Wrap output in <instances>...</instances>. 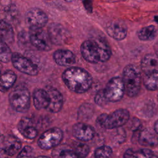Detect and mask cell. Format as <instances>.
Masks as SVG:
<instances>
[{"label": "cell", "mask_w": 158, "mask_h": 158, "mask_svg": "<svg viewBox=\"0 0 158 158\" xmlns=\"http://www.w3.org/2000/svg\"><path fill=\"white\" fill-rule=\"evenodd\" d=\"M25 22L30 28H43L48 23V17L41 9L33 7L26 12Z\"/></svg>", "instance_id": "cell-10"}, {"label": "cell", "mask_w": 158, "mask_h": 158, "mask_svg": "<svg viewBox=\"0 0 158 158\" xmlns=\"http://www.w3.org/2000/svg\"><path fill=\"white\" fill-rule=\"evenodd\" d=\"M104 96L108 102H115L123 96L125 88L122 78L115 77L112 78L103 89Z\"/></svg>", "instance_id": "cell-7"}, {"label": "cell", "mask_w": 158, "mask_h": 158, "mask_svg": "<svg viewBox=\"0 0 158 158\" xmlns=\"http://www.w3.org/2000/svg\"><path fill=\"white\" fill-rule=\"evenodd\" d=\"M137 139L140 145L146 147H154L157 144V136L148 128L139 131Z\"/></svg>", "instance_id": "cell-18"}, {"label": "cell", "mask_w": 158, "mask_h": 158, "mask_svg": "<svg viewBox=\"0 0 158 158\" xmlns=\"http://www.w3.org/2000/svg\"><path fill=\"white\" fill-rule=\"evenodd\" d=\"M157 57L154 54H146L141 62V67L144 74L157 72Z\"/></svg>", "instance_id": "cell-17"}, {"label": "cell", "mask_w": 158, "mask_h": 158, "mask_svg": "<svg viewBox=\"0 0 158 158\" xmlns=\"http://www.w3.org/2000/svg\"><path fill=\"white\" fill-rule=\"evenodd\" d=\"M157 28L154 25H151L141 28L137 33L138 38L141 41H151L157 36Z\"/></svg>", "instance_id": "cell-22"}, {"label": "cell", "mask_w": 158, "mask_h": 158, "mask_svg": "<svg viewBox=\"0 0 158 158\" xmlns=\"http://www.w3.org/2000/svg\"><path fill=\"white\" fill-rule=\"evenodd\" d=\"M158 72L144 74L143 78V83L146 88L150 91H156L158 85Z\"/></svg>", "instance_id": "cell-23"}, {"label": "cell", "mask_w": 158, "mask_h": 158, "mask_svg": "<svg viewBox=\"0 0 158 158\" xmlns=\"http://www.w3.org/2000/svg\"><path fill=\"white\" fill-rule=\"evenodd\" d=\"M21 148V142L18 139L11 137L9 138L6 143H5V146L3 149L7 156H12L19 153Z\"/></svg>", "instance_id": "cell-21"}, {"label": "cell", "mask_w": 158, "mask_h": 158, "mask_svg": "<svg viewBox=\"0 0 158 158\" xmlns=\"http://www.w3.org/2000/svg\"><path fill=\"white\" fill-rule=\"evenodd\" d=\"M106 31L111 38L117 41H121L127 36V27L122 20H113L107 23Z\"/></svg>", "instance_id": "cell-12"}, {"label": "cell", "mask_w": 158, "mask_h": 158, "mask_svg": "<svg viewBox=\"0 0 158 158\" xmlns=\"http://www.w3.org/2000/svg\"><path fill=\"white\" fill-rule=\"evenodd\" d=\"M0 75H1V68H0Z\"/></svg>", "instance_id": "cell-38"}, {"label": "cell", "mask_w": 158, "mask_h": 158, "mask_svg": "<svg viewBox=\"0 0 158 158\" xmlns=\"http://www.w3.org/2000/svg\"><path fill=\"white\" fill-rule=\"evenodd\" d=\"M154 131H155V133L157 134V121H156L155 123H154Z\"/></svg>", "instance_id": "cell-34"}, {"label": "cell", "mask_w": 158, "mask_h": 158, "mask_svg": "<svg viewBox=\"0 0 158 158\" xmlns=\"http://www.w3.org/2000/svg\"><path fill=\"white\" fill-rule=\"evenodd\" d=\"M64 1H65L67 2H72V1H73L75 0H64Z\"/></svg>", "instance_id": "cell-37"}, {"label": "cell", "mask_w": 158, "mask_h": 158, "mask_svg": "<svg viewBox=\"0 0 158 158\" xmlns=\"http://www.w3.org/2000/svg\"><path fill=\"white\" fill-rule=\"evenodd\" d=\"M73 143V150L78 157H85L88 156L89 148L86 144L81 142H75Z\"/></svg>", "instance_id": "cell-26"}, {"label": "cell", "mask_w": 158, "mask_h": 158, "mask_svg": "<svg viewBox=\"0 0 158 158\" xmlns=\"http://www.w3.org/2000/svg\"><path fill=\"white\" fill-rule=\"evenodd\" d=\"M130 114L125 109H118L110 114H102L97 118V123L106 129H114L121 127L127 123Z\"/></svg>", "instance_id": "cell-4"}, {"label": "cell", "mask_w": 158, "mask_h": 158, "mask_svg": "<svg viewBox=\"0 0 158 158\" xmlns=\"http://www.w3.org/2000/svg\"><path fill=\"white\" fill-rule=\"evenodd\" d=\"M33 101L37 110L46 109L49 104V96L46 89H35L33 93Z\"/></svg>", "instance_id": "cell-16"}, {"label": "cell", "mask_w": 158, "mask_h": 158, "mask_svg": "<svg viewBox=\"0 0 158 158\" xmlns=\"http://www.w3.org/2000/svg\"><path fill=\"white\" fill-rule=\"evenodd\" d=\"M46 90L49 96V104L47 110L52 113L59 112L63 106L64 99L60 92L52 86H47Z\"/></svg>", "instance_id": "cell-14"}, {"label": "cell", "mask_w": 158, "mask_h": 158, "mask_svg": "<svg viewBox=\"0 0 158 158\" xmlns=\"http://www.w3.org/2000/svg\"><path fill=\"white\" fill-rule=\"evenodd\" d=\"M111 1L115 2V1H125V0H111Z\"/></svg>", "instance_id": "cell-36"}, {"label": "cell", "mask_w": 158, "mask_h": 158, "mask_svg": "<svg viewBox=\"0 0 158 158\" xmlns=\"http://www.w3.org/2000/svg\"><path fill=\"white\" fill-rule=\"evenodd\" d=\"M12 52L9 45L0 39V62H9L10 60Z\"/></svg>", "instance_id": "cell-25"}, {"label": "cell", "mask_w": 158, "mask_h": 158, "mask_svg": "<svg viewBox=\"0 0 158 158\" xmlns=\"http://www.w3.org/2000/svg\"><path fill=\"white\" fill-rule=\"evenodd\" d=\"M7 156L5 154V152L4 151L3 148H0V157H4Z\"/></svg>", "instance_id": "cell-33"}, {"label": "cell", "mask_w": 158, "mask_h": 158, "mask_svg": "<svg viewBox=\"0 0 158 158\" xmlns=\"http://www.w3.org/2000/svg\"><path fill=\"white\" fill-rule=\"evenodd\" d=\"M34 150L31 146H25L19 152L17 157H34Z\"/></svg>", "instance_id": "cell-29"}, {"label": "cell", "mask_w": 158, "mask_h": 158, "mask_svg": "<svg viewBox=\"0 0 158 158\" xmlns=\"http://www.w3.org/2000/svg\"><path fill=\"white\" fill-rule=\"evenodd\" d=\"M124 157H157L153 151L149 149H141L138 151H134L131 149H127L123 154Z\"/></svg>", "instance_id": "cell-24"}, {"label": "cell", "mask_w": 158, "mask_h": 158, "mask_svg": "<svg viewBox=\"0 0 158 158\" xmlns=\"http://www.w3.org/2000/svg\"><path fill=\"white\" fill-rule=\"evenodd\" d=\"M73 136L80 141L86 142L91 140L95 135V130L91 125L78 122L75 123L72 129Z\"/></svg>", "instance_id": "cell-13"}, {"label": "cell", "mask_w": 158, "mask_h": 158, "mask_svg": "<svg viewBox=\"0 0 158 158\" xmlns=\"http://www.w3.org/2000/svg\"><path fill=\"white\" fill-rule=\"evenodd\" d=\"M122 81L127 94L133 98L138 95L141 86V75L138 67L128 64L123 70Z\"/></svg>", "instance_id": "cell-3"}, {"label": "cell", "mask_w": 158, "mask_h": 158, "mask_svg": "<svg viewBox=\"0 0 158 158\" xmlns=\"http://www.w3.org/2000/svg\"><path fill=\"white\" fill-rule=\"evenodd\" d=\"M55 62L62 67L72 66L76 62L75 54L68 49H57L53 54Z\"/></svg>", "instance_id": "cell-15"}, {"label": "cell", "mask_w": 158, "mask_h": 158, "mask_svg": "<svg viewBox=\"0 0 158 158\" xmlns=\"http://www.w3.org/2000/svg\"><path fill=\"white\" fill-rule=\"evenodd\" d=\"M63 132L57 127H52L43 132L38 139V146L45 150L54 148L61 143L63 139Z\"/></svg>", "instance_id": "cell-6"}, {"label": "cell", "mask_w": 158, "mask_h": 158, "mask_svg": "<svg viewBox=\"0 0 158 158\" xmlns=\"http://www.w3.org/2000/svg\"><path fill=\"white\" fill-rule=\"evenodd\" d=\"M57 154H56L54 157H78L73 149H63L57 152Z\"/></svg>", "instance_id": "cell-31"}, {"label": "cell", "mask_w": 158, "mask_h": 158, "mask_svg": "<svg viewBox=\"0 0 158 158\" xmlns=\"http://www.w3.org/2000/svg\"><path fill=\"white\" fill-rule=\"evenodd\" d=\"M94 102L97 105L99 106H104L105 104H106L107 102H108L104 96L103 89L97 92L94 97Z\"/></svg>", "instance_id": "cell-30"}, {"label": "cell", "mask_w": 158, "mask_h": 158, "mask_svg": "<svg viewBox=\"0 0 158 158\" xmlns=\"http://www.w3.org/2000/svg\"><path fill=\"white\" fill-rule=\"evenodd\" d=\"M83 6L87 12L91 13L93 11V0H83Z\"/></svg>", "instance_id": "cell-32"}, {"label": "cell", "mask_w": 158, "mask_h": 158, "mask_svg": "<svg viewBox=\"0 0 158 158\" xmlns=\"http://www.w3.org/2000/svg\"><path fill=\"white\" fill-rule=\"evenodd\" d=\"M29 41L37 49L48 51L51 49V42L46 31L41 28H30Z\"/></svg>", "instance_id": "cell-9"}, {"label": "cell", "mask_w": 158, "mask_h": 158, "mask_svg": "<svg viewBox=\"0 0 158 158\" xmlns=\"http://www.w3.org/2000/svg\"><path fill=\"white\" fill-rule=\"evenodd\" d=\"M17 80V75L12 70H7L0 75V91L7 92L14 85Z\"/></svg>", "instance_id": "cell-19"}, {"label": "cell", "mask_w": 158, "mask_h": 158, "mask_svg": "<svg viewBox=\"0 0 158 158\" xmlns=\"http://www.w3.org/2000/svg\"><path fill=\"white\" fill-rule=\"evenodd\" d=\"M20 132L25 138L29 139H33L38 135V130L35 127H33V124L26 127Z\"/></svg>", "instance_id": "cell-28"}, {"label": "cell", "mask_w": 158, "mask_h": 158, "mask_svg": "<svg viewBox=\"0 0 158 158\" xmlns=\"http://www.w3.org/2000/svg\"><path fill=\"white\" fill-rule=\"evenodd\" d=\"M0 39L7 45L14 41V31L12 25L6 20L0 21Z\"/></svg>", "instance_id": "cell-20"}, {"label": "cell", "mask_w": 158, "mask_h": 158, "mask_svg": "<svg viewBox=\"0 0 158 158\" xmlns=\"http://www.w3.org/2000/svg\"><path fill=\"white\" fill-rule=\"evenodd\" d=\"M4 138L3 135L0 134V144H2L4 142Z\"/></svg>", "instance_id": "cell-35"}, {"label": "cell", "mask_w": 158, "mask_h": 158, "mask_svg": "<svg viewBox=\"0 0 158 158\" xmlns=\"http://www.w3.org/2000/svg\"><path fill=\"white\" fill-rule=\"evenodd\" d=\"M10 60L13 66L19 72L30 76L37 75L39 70L37 65L27 57L17 53H12Z\"/></svg>", "instance_id": "cell-8"}, {"label": "cell", "mask_w": 158, "mask_h": 158, "mask_svg": "<svg viewBox=\"0 0 158 158\" xmlns=\"http://www.w3.org/2000/svg\"><path fill=\"white\" fill-rule=\"evenodd\" d=\"M47 33L52 44L62 45L69 40L68 31L59 23H51L48 27Z\"/></svg>", "instance_id": "cell-11"}, {"label": "cell", "mask_w": 158, "mask_h": 158, "mask_svg": "<svg viewBox=\"0 0 158 158\" xmlns=\"http://www.w3.org/2000/svg\"><path fill=\"white\" fill-rule=\"evenodd\" d=\"M80 52L85 60L92 64L107 62L111 56V49L106 40L98 36L84 41Z\"/></svg>", "instance_id": "cell-1"}, {"label": "cell", "mask_w": 158, "mask_h": 158, "mask_svg": "<svg viewBox=\"0 0 158 158\" xmlns=\"http://www.w3.org/2000/svg\"><path fill=\"white\" fill-rule=\"evenodd\" d=\"M112 154V149L109 146L103 145L98 148L94 151V157L97 158L100 157H109Z\"/></svg>", "instance_id": "cell-27"}, {"label": "cell", "mask_w": 158, "mask_h": 158, "mask_svg": "<svg viewBox=\"0 0 158 158\" xmlns=\"http://www.w3.org/2000/svg\"><path fill=\"white\" fill-rule=\"evenodd\" d=\"M9 101L12 108L17 112L24 113L30 106V93L27 88L18 86L11 91L9 95Z\"/></svg>", "instance_id": "cell-5"}, {"label": "cell", "mask_w": 158, "mask_h": 158, "mask_svg": "<svg viewBox=\"0 0 158 158\" xmlns=\"http://www.w3.org/2000/svg\"><path fill=\"white\" fill-rule=\"evenodd\" d=\"M62 80L67 87L76 93L86 92L92 86L93 78L85 69L70 67L62 73Z\"/></svg>", "instance_id": "cell-2"}]
</instances>
